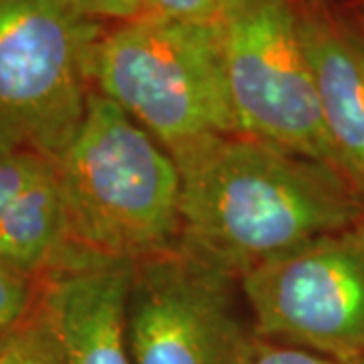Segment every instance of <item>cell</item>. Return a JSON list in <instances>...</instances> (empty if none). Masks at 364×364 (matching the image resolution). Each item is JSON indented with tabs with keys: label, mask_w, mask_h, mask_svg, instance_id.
Listing matches in <instances>:
<instances>
[{
	"label": "cell",
	"mask_w": 364,
	"mask_h": 364,
	"mask_svg": "<svg viewBox=\"0 0 364 364\" xmlns=\"http://www.w3.org/2000/svg\"><path fill=\"white\" fill-rule=\"evenodd\" d=\"M181 247L239 279L322 235L364 225V191L344 172L241 134L176 160Z\"/></svg>",
	"instance_id": "cell-1"
},
{
	"label": "cell",
	"mask_w": 364,
	"mask_h": 364,
	"mask_svg": "<svg viewBox=\"0 0 364 364\" xmlns=\"http://www.w3.org/2000/svg\"><path fill=\"white\" fill-rule=\"evenodd\" d=\"M55 166L77 249L138 263L181 245L176 160L100 91Z\"/></svg>",
	"instance_id": "cell-2"
},
{
	"label": "cell",
	"mask_w": 364,
	"mask_h": 364,
	"mask_svg": "<svg viewBox=\"0 0 364 364\" xmlns=\"http://www.w3.org/2000/svg\"><path fill=\"white\" fill-rule=\"evenodd\" d=\"M91 81L174 160L237 134L217 23H116L93 49Z\"/></svg>",
	"instance_id": "cell-3"
},
{
	"label": "cell",
	"mask_w": 364,
	"mask_h": 364,
	"mask_svg": "<svg viewBox=\"0 0 364 364\" xmlns=\"http://www.w3.org/2000/svg\"><path fill=\"white\" fill-rule=\"evenodd\" d=\"M104 31L83 0H0V150L61 158L87 112Z\"/></svg>",
	"instance_id": "cell-4"
},
{
	"label": "cell",
	"mask_w": 364,
	"mask_h": 364,
	"mask_svg": "<svg viewBox=\"0 0 364 364\" xmlns=\"http://www.w3.org/2000/svg\"><path fill=\"white\" fill-rule=\"evenodd\" d=\"M215 23L237 134L346 174L322 122L298 0H229Z\"/></svg>",
	"instance_id": "cell-5"
},
{
	"label": "cell",
	"mask_w": 364,
	"mask_h": 364,
	"mask_svg": "<svg viewBox=\"0 0 364 364\" xmlns=\"http://www.w3.org/2000/svg\"><path fill=\"white\" fill-rule=\"evenodd\" d=\"M239 284L257 338L364 360V225L263 261Z\"/></svg>",
	"instance_id": "cell-6"
},
{
	"label": "cell",
	"mask_w": 364,
	"mask_h": 364,
	"mask_svg": "<svg viewBox=\"0 0 364 364\" xmlns=\"http://www.w3.org/2000/svg\"><path fill=\"white\" fill-rule=\"evenodd\" d=\"M233 282L181 245L138 261L128 299L134 364H251L259 338L237 312Z\"/></svg>",
	"instance_id": "cell-7"
},
{
	"label": "cell",
	"mask_w": 364,
	"mask_h": 364,
	"mask_svg": "<svg viewBox=\"0 0 364 364\" xmlns=\"http://www.w3.org/2000/svg\"><path fill=\"white\" fill-rule=\"evenodd\" d=\"M136 263L93 259L41 279L39 306L65 364H134L128 299Z\"/></svg>",
	"instance_id": "cell-8"
},
{
	"label": "cell",
	"mask_w": 364,
	"mask_h": 364,
	"mask_svg": "<svg viewBox=\"0 0 364 364\" xmlns=\"http://www.w3.org/2000/svg\"><path fill=\"white\" fill-rule=\"evenodd\" d=\"M328 138L364 191V35L322 0H298Z\"/></svg>",
	"instance_id": "cell-9"
},
{
	"label": "cell",
	"mask_w": 364,
	"mask_h": 364,
	"mask_svg": "<svg viewBox=\"0 0 364 364\" xmlns=\"http://www.w3.org/2000/svg\"><path fill=\"white\" fill-rule=\"evenodd\" d=\"M0 364H65L39 301L28 318L0 338Z\"/></svg>",
	"instance_id": "cell-10"
},
{
	"label": "cell",
	"mask_w": 364,
	"mask_h": 364,
	"mask_svg": "<svg viewBox=\"0 0 364 364\" xmlns=\"http://www.w3.org/2000/svg\"><path fill=\"white\" fill-rule=\"evenodd\" d=\"M41 282L0 261V338L31 316L39 301Z\"/></svg>",
	"instance_id": "cell-11"
},
{
	"label": "cell",
	"mask_w": 364,
	"mask_h": 364,
	"mask_svg": "<svg viewBox=\"0 0 364 364\" xmlns=\"http://www.w3.org/2000/svg\"><path fill=\"white\" fill-rule=\"evenodd\" d=\"M53 160L33 152L0 150V215L43 172L51 168Z\"/></svg>",
	"instance_id": "cell-12"
},
{
	"label": "cell",
	"mask_w": 364,
	"mask_h": 364,
	"mask_svg": "<svg viewBox=\"0 0 364 364\" xmlns=\"http://www.w3.org/2000/svg\"><path fill=\"white\" fill-rule=\"evenodd\" d=\"M229 0H144L142 14L186 23H215Z\"/></svg>",
	"instance_id": "cell-13"
},
{
	"label": "cell",
	"mask_w": 364,
	"mask_h": 364,
	"mask_svg": "<svg viewBox=\"0 0 364 364\" xmlns=\"http://www.w3.org/2000/svg\"><path fill=\"white\" fill-rule=\"evenodd\" d=\"M251 364H364V360L342 363V360H336V358H328V356L304 350V348L275 344V342H267V340L259 338Z\"/></svg>",
	"instance_id": "cell-14"
},
{
	"label": "cell",
	"mask_w": 364,
	"mask_h": 364,
	"mask_svg": "<svg viewBox=\"0 0 364 364\" xmlns=\"http://www.w3.org/2000/svg\"><path fill=\"white\" fill-rule=\"evenodd\" d=\"M87 11L100 21L124 23L140 16L144 11V0H83Z\"/></svg>",
	"instance_id": "cell-15"
},
{
	"label": "cell",
	"mask_w": 364,
	"mask_h": 364,
	"mask_svg": "<svg viewBox=\"0 0 364 364\" xmlns=\"http://www.w3.org/2000/svg\"><path fill=\"white\" fill-rule=\"evenodd\" d=\"M358 25H360L358 31L364 35V0L360 2V6H358Z\"/></svg>",
	"instance_id": "cell-16"
}]
</instances>
